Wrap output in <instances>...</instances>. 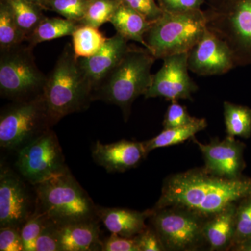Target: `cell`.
Instances as JSON below:
<instances>
[{"instance_id": "1", "label": "cell", "mask_w": 251, "mask_h": 251, "mask_svg": "<svg viewBox=\"0 0 251 251\" xmlns=\"http://www.w3.org/2000/svg\"><path fill=\"white\" fill-rule=\"evenodd\" d=\"M251 196V178L227 179L197 168L168 176L153 209L178 206L208 219Z\"/></svg>"}, {"instance_id": "29", "label": "cell", "mask_w": 251, "mask_h": 251, "mask_svg": "<svg viewBox=\"0 0 251 251\" xmlns=\"http://www.w3.org/2000/svg\"><path fill=\"white\" fill-rule=\"evenodd\" d=\"M90 0H48L46 9L55 11L70 21L80 23Z\"/></svg>"}, {"instance_id": "14", "label": "cell", "mask_w": 251, "mask_h": 251, "mask_svg": "<svg viewBox=\"0 0 251 251\" xmlns=\"http://www.w3.org/2000/svg\"><path fill=\"white\" fill-rule=\"evenodd\" d=\"M29 200L17 176L1 169L0 175V226L19 227L29 217Z\"/></svg>"}, {"instance_id": "4", "label": "cell", "mask_w": 251, "mask_h": 251, "mask_svg": "<svg viewBox=\"0 0 251 251\" xmlns=\"http://www.w3.org/2000/svg\"><path fill=\"white\" fill-rule=\"evenodd\" d=\"M38 204L57 226L93 220L97 208L69 170L35 185Z\"/></svg>"}, {"instance_id": "39", "label": "cell", "mask_w": 251, "mask_h": 251, "mask_svg": "<svg viewBox=\"0 0 251 251\" xmlns=\"http://www.w3.org/2000/svg\"><path fill=\"white\" fill-rule=\"evenodd\" d=\"M27 1L39 6L41 9H46V6H47L48 0H27Z\"/></svg>"}, {"instance_id": "26", "label": "cell", "mask_w": 251, "mask_h": 251, "mask_svg": "<svg viewBox=\"0 0 251 251\" xmlns=\"http://www.w3.org/2000/svg\"><path fill=\"white\" fill-rule=\"evenodd\" d=\"M27 41L12 12L3 0L0 3V50L21 45Z\"/></svg>"}, {"instance_id": "28", "label": "cell", "mask_w": 251, "mask_h": 251, "mask_svg": "<svg viewBox=\"0 0 251 251\" xmlns=\"http://www.w3.org/2000/svg\"><path fill=\"white\" fill-rule=\"evenodd\" d=\"M251 242V196L238 202L236 213L235 232L229 250Z\"/></svg>"}, {"instance_id": "33", "label": "cell", "mask_w": 251, "mask_h": 251, "mask_svg": "<svg viewBox=\"0 0 251 251\" xmlns=\"http://www.w3.org/2000/svg\"><path fill=\"white\" fill-rule=\"evenodd\" d=\"M34 251H61L57 226L49 221L36 239Z\"/></svg>"}, {"instance_id": "35", "label": "cell", "mask_w": 251, "mask_h": 251, "mask_svg": "<svg viewBox=\"0 0 251 251\" xmlns=\"http://www.w3.org/2000/svg\"><path fill=\"white\" fill-rule=\"evenodd\" d=\"M101 251H140L136 236L124 237L114 233H111L110 237L102 243Z\"/></svg>"}, {"instance_id": "16", "label": "cell", "mask_w": 251, "mask_h": 251, "mask_svg": "<svg viewBox=\"0 0 251 251\" xmlns=\"http://www.w3.org/2000/svg\"><path fill=\"white\" fill-rule=\"evenodd\" d=\"M143 142L122 140L111 144L97 141L92 156L108 172L122 173L135 168L147 156Z\"/></svg>"}, {"instance_id": "34", "label": "cell", "mask_w": 251, "mask_h": 251, "mask_svg": "<svg viewBox=\"0 0 251 251\" xmlns=\"http://www.w3.org/2000/svg\"><path fill=\"white\" fill-rule=\"evenodd\" d=\"M0 251H23L24 246L19 227L6 226L0 229Z\"/></svg>"}, {"instance_id": "15", "label": "cell", "mask_w": 251, "mask_h": 251, "mask_svg": "<svg viewBox=\"0 0 251 251\" xmlns=\"http://www.w3.org/2000/svg\"><path fill=\"white\" fill-rule=\"evenodd\" d=\"M127 42V39L117 33L107 39L103 48L95 55L90 58L77 59L84 75L93 88V94L128 52L130 47Z\"/></svg>"}, {"instance_id": "18", "label": "cell", "mask_w": 251, "mask_h": 251, "mask_svg": "<svg viewBox=\"0 0 251 251\" xmlns=\"http://www.w3.org/2000/svg\"><path fill=\"white\" fill-rule=\"evenodd\" d=\"M152 210L140 211L122 208H97V215L111 233L124 237H133L141 233L148 226L145 221Z\"/></svg>"}, {"instance_id": "12", "label": "cell", "mask_w": 251, "mask_h": 251, "mask_svg": "<svg viewBox=\"0 0 251 251\" xmlns=\"http://www.w3.org/2000/svg\"><path fill=\"white\" fill-rule=\"evenodd\" d=\"M187 54L188 69L201 76L223 75L237 67L227 44L207 27Z\"/></svg>"}, {"instance_id": "36", "label": "cell", "mask_w": 251, "mask_h": 251, "mask_svg": "<svg viewBox=\"0 0 251 251\" xmlns=\"http://www.w3.org/2000/svg\"><path fill=\"white\" fill-rule=\"evenodd\" d=\"M165 12L179 13L201 9L206 0H158Z\"/></svg>"}, {"instance_id": "11", "label": "cell", "mask_w": 251, "mask_h": 251, "mask_svg": "<svg viewBox=\"0 0 251 251\" xmlns=\"http://www.w3.org/2000/svg\"><path fill=\"white\" fill-rule=\"evenodd\" d=\"M163 60L161 69L153 75L145 98L162 97L172 102L192 99L198 87L188 74L187 52L168 56Z\"/></svg>"}, {"instance_id": "31", "label": "cell", "mask_w": 251, "mask_h": 251, "mask_svg": "<svg viewBox=\"0 0 251 251\" xmlns=\"http://www.w3.org/2000/svg\"><path fill=\"white\" fill-rule=\"evenodd\" d=\"M196 119V117H191L189 115L186 107L180 105L177 101H173L167 109L165 114L163 128L164 129H168L182 126L195 121Z\"/></svg>"}, {"instance_id": "37", "label": "cell", "mask_w": 251, "mask_h": 251, "mask_svg": "<svg viewBox=\"0 0 251 251\" xmlns=\"http://www.w3.org/2000/svg\"><path fill=\"white\" fill-rule=\"evenodd\" d=\"M140 251H166L161 239L154 228L148 226L141 233L136 235Z\"/></svg>"}, {"instance_id": "19", "label": "cell", "mask_w": 251, "mask_h": 251, "mask_svg": "<svg viewBox=\"0 0 251 251\" xmlns=\"http://www.w3.org/2000/svg\"><path fill=\"white\" fill-rule=\"evenodd\" d=\"M237 204H229L206 219L204 235L209 250H229L235 232Z\"/></svg>"}, {"instance_id": "17", "label": "cell", "mask_w": 251, "mask_h": 251, "mask_svg": "<svg viewBox=\"0 0 251 251\" xmlns=\"http://www.w3.org/2000/svg\"><path fill=\"white\" fill-rule=\"evenodd\" d=\"M61 251H101L100 229L94 220L57 226Z\"/></svg>"}, {"instance_id": "7", "label": "cell", "mask_w": 251, "mask_h": 251, "mask_svg": "<svg viewBox=\"0 0 251 251\" xmlns=\"http://www.w3.org/2000/svg\"><path fill=\"white\" fill-rule=\"evenodd\" d=\"M204 14L206 27L227 44L237 67L251 65V0H230Z\"/></svg>"}, {"instance_id": "25", "label": "cell", "mask_w": 251, "mask_h": 251, "mask_svg": "<svg viewBox=\"0 0 251 251\" xmlns=\"http://www.w3.org/2000/svg\"><path fill=\"white\" fill-rule=\"evenodd\" d=\"M3 1L9 6L18 27L27 39L36 26L46 18L41 13L42 9L27 0Z\"/></svg>"}, {"instance_id": "22", "label": "cell", "mask_w": 251, "mask_h": 251, "mask_svg": "<svg viewBox=\"0 0 251 251\" xmlns=\"http://www.w3.org/2000/svg\"><path fill=\"white\" fill-rule=\"evenodd\" d=\"M77 23L67 18H45L27 38L26 42L34 47L40 43L59 39L64 36H72L78 27Z\"/></svg>"}, {"instance_id": "27", "label": "cell", "mask_w": 251, "mask_h": 251, "mask_svg": "<svg viewBox=\"0 0 251 251\" xmlns=\"http://www.w3.org/2000/svg\"><path fill=\"white\" fill-rule=\"evenodd\" d=\"M120 4V0H90L85 16L79 24L100 27L110 22Z\"/></svg>"}, {"instance_id": "24", "label": "cell", "mask_w": 251, "mask_h": 251, "mask_svg": "<svg viewBox=\"0 0 251 251\" xmlns=\"http://www.w3.org/2000/svg\"><path fill=\"white\" fill-rule=\"evenodd\" d=\"M224 114L226 133L230 137L248 138L251 136V108L225 101Z\"/></svg>"}, {"instance_id": "6", "label": "cell", "mask_w": 251, "mask_h": 251, "mask_svg": "<svg viewBox=\"0 0 251 251\" xmlns=\"http://www.w3.org/2000/svg\"><path fill=\"white\" fill-rule=\"evenodd\" d=\"M32 46L21 44L2 50L0 55V92L16 101L42 96L47 77L39 70Z\"/></svg>"}, {"instance_id": "2", "label": "cell", "mask_w": 251, "mask_h": 251, "mask_svg": "<svg viewBox=\"0 0 251 251\" xmlns=\"http://www.w3.org/2000/svg\"><path fill=\"white\" fill-rule=\"evenodd\" d=\"M43 100L52 125L63 117L85 108L93 99V88L67 44L47 77Z\"/></svg>"}, {"instance_id": "20", "label": "cell", "mask_w": 251, "mask_h": 251, "mask_svg": "<svg viewBox=\"0 0 251 251\" xmlns=\"http://www.w3.org/2000/svg\"><path fill=\"white\" fill-rule=\"evenodd\" d=\"M110 23L115 28L117 33L121 34L126 39L136 41L141 44L144 48L146 47L144 37L151 23L139 13L120 1V4Z\"/></svg>"}, {"instance_id": "5", "label": "cell", "mask_w": 251, "mask_h": 251, "mask_svg": "<svg viewBox=\"0 0 251 251\" xmlns=\"http://www.w3.org/2000/svg\"><path fill=\"white\" fill-rule=\"evenodd\" d=\"M206 19L202 10L163 12L145 34L146 47L156 59L188 52L202 38Z\"/></svg>"}, {"instance_id": "23", "label": "cell", "mask_w": 251, "mask_h": 251, "mask_svg": "<svg viewBox=\"0 0 251 251\" xmlns=\"http://www.w3.org/2000/svg\"><path fill=\"white\" fill-rule=\"evenodd\" d=\"M72 36L73 51L76 59L95 55L107 41L99 28L86 25H79Z\"/></svg>"}, {"instance_id": "21", "label": "cell", "mask_w": 251, "mask_h": 251, "mask_svg": "<svg viewBox=\"0 0 251 251\" xmlns=\"http://www.w3.org/2000/svg\"><path fill=\"white\" fill-rule=\"evenodd\" d=\"M207 122L204 118H196L195 121L182 126L164 129L151 139L143 142L147 154L158 148H166L184 143L194 138L199 132L205 129Z\"/></svg>"}, {"instance_id": "10", "label": "cell", "mask_w": 251, "mask_h": 251, "mask_svg": "<svg viewBox=\"0 0 251 251\" xmlns=\"http://www.w3.org/2000/svg\"><path fill=\"white\" fill-rule=\"evenodd\" d=\"M16 166L34 186L67 169L57 136L49 129L21 148Z\"/></svg>"}, {"instance_id": "8", "label": "cell", "mask_w": 251, "mask_h": 251, "mask_svg": "<svg viewBox=\"0 0 251 251\" xmlns=\"http://www.w3.org/2000/svg\"><path fill=\"white\" fill-rule=\"evenodd\" d=\"M150 218L166 251H198L207 246L205 217L184 208L168 206L153 209Z\"/></svg>"}, {"instance_id": "3", "label": "cell", "mask_w": 251, "mask_h": 251, "mask_svg": "<svg viewBox=\"0 0 251 251\" xmlns=\"http://www.w3.org/2000/svg\"><path fill=\"white\" fill-rule=\"evenodd\" d=\"M156 58L145 49L130 47L121 62L94 92L93 98L120 107L125 119L135 99L148 92L152 82L151 69Z\"/></svg>"}, {"instance_id": "9", "label": "cell", "mask_w": 251, "mask_h": 251, "mask_svg": "<svg viewBox=\"0 0 251 251\" xmlns=\"http://www.w3.org/2000/svg\"><path fill=\"white\" fill-rule=\"evenodd\" d=\"M52 125L42 96L16 101L1 112L0 145L14 150L23 147Z\"/></svg>"}, {"instance_id": "32", "label": "cell", "mask_w": 251, "mask_h": 251, "mask_svg": "<svg viewBox=\"0 0 251 251\" xmlns=\"http://www.w3.org/2000/svg\"><path fill=\"white\" fill-rule=\"evenodd\" d=\"M121 2L129 6L146 18L149 22L153 23L159 19L164 11L154 0H120Z\"/></svg>"}, {"instance_id": "38", "label": "cell", "mask_w": 251, "mask_h": 251, "mask_svg": "<svg viewBox=\"0 0 251 251\" xmlns=\"http://www.w3.org/2000/svg\"><path fill=\"white\" fill-rule=\"evenodd\" d=\"M230 0H206V1L209 3V8L218 7L225 3L228 2Z\"/></svg>"}, {"instance_id": "13", "label": "cell", "mask_w": 251, "mask_h": 251, "mask_svg": "<svg viewBox=\"0 0 251 251\" xmlns=\"http://www.w3.org/2000/svg\"><path fill=\"white\" fill-rule=\"evenodd\" d=\"M204 157V168L212 174L234 179L242 176L245 168L244 152L245 145L234 137L217 138L210 143L202 144L194 139Z\"/></svg>"}, {"instance_id": "30", "label": "cell", "mask_w": 251, "mask_h": 251, "mask_svg": "<svg viewBox=\"0 0 251 251\" xmlns=\"http://www.w3.org/2000/svg\"><path fill=\"white\" fill-rule=\"evenodd\" d=\"M49 222L42 211L36 209L34 214L28 218L21 230V237L24 246V251H34L36 239Z\"/></svg>"}]
</instances>
